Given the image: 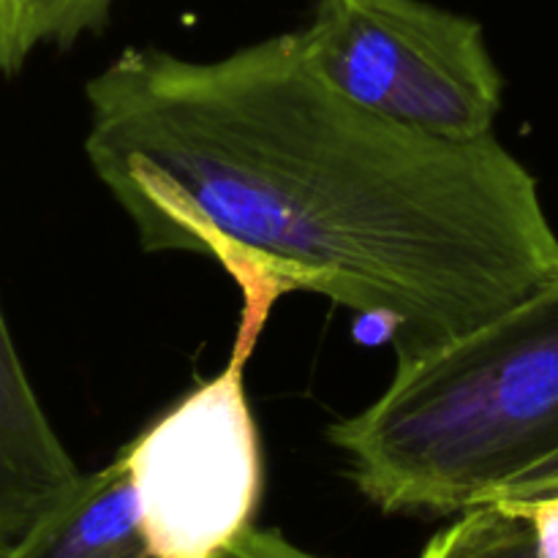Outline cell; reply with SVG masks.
Returning <instances> with one entry per match:
<instances>
[{
    "mask_svg": "<svg viewBox=\"0 0 558 558\" xmlns=\"http://www.w3.org/2000/svg\"><path fill=\"white\" fill-rule=\"evenodd\" d=\"M85 158L150 254L256 270L434 349L558 278L534 174L496 140L338 93L300 31L223 58L129 47L85 85Z\"/></svg>",
    "mask_w": 558,
    "mask_h": 558,
    "instance_id": "6da1fadb",
    "label": "cell"
},
{
    "mask_svg": "<svg viewBox=\"0 0 558 558\" xmlns=\"http://www.w3.org/2000/svg\"><path fill=\"white\" fill-rule=\"evenodd\" d=\"M396 360L385 390L327 428L379 510L463 512L558 450V278Z\"/></svg>",
    "mask_w": 558,
    "mask_h": 558,
    "instance_id": "7a4b0ae2",
    "label": "cell"
},
{
    "mask_svg": "<svg viewBox=\"0 0 558 558\" xmlns=\"http://www.w3.org/2000/svg\"><path fill=\"white\" fill-rule=\"evenodd\" d=\"M229 276L243 308L223 371L120 450L153 558H213L254 526L259 507L262 456L245 363L287 292L256 270Z\"/></svg>",
    "mask_w": 558,
    "mask_h": 558,
    "instance_id": "3957f363",
    "label": "cell"
},
{
    "mask_svg": "<svg viewBox=\"0 0 558 558\" xmlns=\"http://www.w3.org/2000/svg\"><path fill=\"white\" fill-rule=\"evenodd\" d=\"M300 38L338 93L381 118L445 140L494 134L505 76L472 16L425 0H316Z\"/></svg>",
    "mask_w": 558,
    "mask_h": 558,
    "instance_id": "277c9868",
    "label": "cell"
},
{
    "mask_svg": "<svg viewBox=\"0 0 558 558\" xmlns=\"http://www.w3.org/2000/svg\"><path fill=\"white\" fill-rule=\"evenodd\" d=\"M80 474L38 401L0 308V512L25 537Z\"/></svg>",
    "mask_w": 558,
    "mask_h": 558,
    "instance_id": "5b68a950",
    "label": "cell"
},
{
    "mask_svg": "<svg viewBox=\"0 0 558 558\" xmlns=\"http://www.w3.org/2000/svg\"><path fill=\"white\" fill-rule=\"evenodd\" d=\"M3 558H153L123 458L82 472Z\"/></svg>",
    "mask_w": 558,
    "mask_h": 558,
    "instance_id": "8992f818",
    "label": "cell"
},
{
    "mask_svg": "<svg viewBox=\"0 0 558 558\" xmlns=\"http://www.w3.org/2000/svg\"><path fill=\"white\" fill-rule=\"evenodd\" d=\"M112 0H0V71L14 76L38 47H69L104 27Z\"/></svg>",
    "mask_w": 558,
    "mask_h": 558,
    "instance_id": "52a82bcc",
    "label": "cell"
},
{
    "mask_svg": "<svg viewBox=\"0 0 558 558\" xmlns=\"http://www.w3.org/2000/svg\"><path fill=\"white\" fill-rule=\"evenodd\" d=\"M420 558H539V548L523 512L480 505L458 512V521L436 534Z\"/></svg>",
    "mask_w": 558,
    "mask_h": 558,
    "instance_id": "ba28073f",
    "label": "cell"
},
{
    "mask_svg": "<svg viewBox=\"0 0 558 558\" xmlns=\"http://www.w3.org/2000/svg\"><path fill=\"white\" fill-rule=\"evenodd\" d=\"M545 499H558V450L499 485L483 505H532Z\"/></svg>",
    "mask_w": 558,
    "mask_h": 558,
    "instance_id": "9c48e42d",
    "label": "cell"
},
{
    "mask_svg": "<svg viewBox=\"0 0 558 558\" xmlns=\"http://www.w3.org/2000/svg\"><path fill=\"white\" fill-rule=\"evenodd\" d=\"M213 558H322V556L300 548V545H294L292 539H287L278 532H270V529L251 526L245 529L240 537H234L227 548L218 550Z\"/></svg>",
    "mask_w": 558,
    "mask_h": 558,
    "instance_id": "30bf717a",
    "label": "cell"
},
{
    "mask_svg": "<svg viewBox=\"0 0 558 558\" xmlns=\"http://www.w3.org/2000/svg\"><path fill=\"white\" fill-rule=\"evenodd\" d=\"M523 512L537 534L539 558H558V499L532 501V505H505Z\"/></svg>",
    "mask_w": 558,
    "mask_h": 558,
    "instance_id": "8fae6325",
    "label": "cell"
},
{
    "mask_svg": "<svg viewBox=\"0 0 558 558\" xmlns=\"http://www.w3.org/2000/svg\"><path fill=\"white\" fill-rule=\"evenodd\" d=\"M16 543H20V539H16V537H14V534H11V532H9V529H5V526H3V523H0V558H3L5 554H9V550H11V548H14V545H16Z\"/></svg>",
    "mask_w": 558,
    "mask_h": 558,
    "instance_id": "7c38bea8",
    "label": "cell"
},
{
    "mask_svg": "<svg viewBox=\"0 0 558 558\" xmlns=\"http://www.w3.org/2000/svg\"><path fill=\"white\" fill-rule=\"evenodd\" d=\"M0 523H3V526H5V529H9V532H11V534H14V537H16V539H22V534H20V532H16V529H14V526H11V523H9V521H5V515H3V512H0Z\"/></svg>",
    "mask_w": 558,
    "mask_h": 558,
    "instance_id": "4fadbf2b",
    "label": "cell"
}]
</instances>
